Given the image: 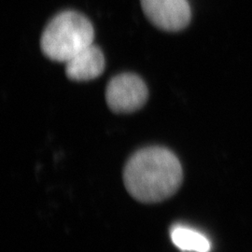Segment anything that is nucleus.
<instances>
[{
  "instance_id": "f257e3e1",
  "label": "nucleus",
  "mask_w": 252,
  "mask_h": 252,
  "mask_svg": "<svg viewBox=\"0 0 252 252\" xmlns=\"http://www.w3.org/2000/svg\"><path fill=\"white\" fill-rule=\"evenodd\" d=\"M182 180L180 160L162 147H149L136 152L124 171L126 189L142 203H158L171 197L180 189Z\"/></svg>"
},
{
  "instance_id": "39448f33",
  "label": "nucleus",
  "mask_w": 252,
  "mask_h": 252,
  "mask_svg": "<svg viewBox=\"0 0 252 252\" xmlns=\"http://www.w3.org/2000/svg\"><path fill=\"white\" fill-rule=\"evenodd\" d=\"M105 68V57L98 47L92 44L65 62V75L74 81L98 78Z\"/></svg>"
},
{
  "instance_id": "20e7f679",
  "label": "nucleus",
  "mask_w": 252,
  "mask_h": 252,
  "mask_svg": "<svg viewBox=\"0 0 252 252\" xmlns=\"http://www.w3.org/2000/svg\"><path fill=\"white\" fill-rule=\"evenodd\" d=\"M145 15L153 25L177 32L189 25L191 10L188 0H140Z\"/></svg>"
},
{
  "instance_id": "423d86ee",
  "label": "nucleus",
  "mask_w": 252,
  "mask_h": 252,
  "mask_svg": "<svg viewBox=\"0 0 252 252\" xmlns=\"http://www.w3.org/2000/svg\"><path fill=\"white\" fill-rule=\"evenodd\" d=\"M173 244L182 252H209L211 242L205 234L187 226H173L170 232Z\"/></svg>"
},
{
  "instance_id": "f03ea898",
  "label": "nucleus",
  "mask_w": 252,
  "mask_h": 252,
  "mask_svg": "<svg viewBox=\"0 0 252 252\" xmlns=\"http://www.w3.org/2000/svg\"><path fill=\"white\" fill-rule=\"evenodd\" d=\"M94 30L90 21L77 11H63L47 25L40 38V48L48 58L67 62L93 44Z\"/></svg>"
},
{
  "instance_id": "7ed1b4c3",
  "label": "nucleus",
  "mask_w": 252,
  "mask_h": 252,
  "mask_svg": "<svg viewBox=\"0 0 252 252\" xmlns=\"http://www.w3.org/2000/svg\"><path fill=\"white\" fill-rule=\"evenodd\" d=\"M149 91L143 80L133 73H123L112 78L106 89V99L115 113H131L142 108Z\"/></svg>"
}]
</instances>
